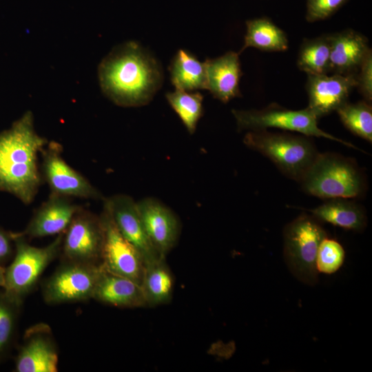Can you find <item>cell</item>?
I'll return each mask as SVG.
<instances>
[{"instance_id": "cell-1", "label": "cell", "mask_w": 372, "mask_h": 372, "mask_svg": "<svg viewBox=\"0 0 372 372\" xmlns=\"http://www.w3.org/2000/svg\"><path fill=\"white\" fill-rule=\"evenodd\" d=\"M98 78L103 93L121 107L149 103L162 85L157 60L135 41L114 47L101 61Z\"/></svg>"}, {"instance_id": "cell-2", "label": "cell", "mask_w": 372, "mask_h": 372, "mask_svg": "<svg viewBox=\"0 0 372 372\" xmlns=\"http://www.w3.org/2000/svg\"><path fill=\"white\" fill-rule=\"evenodd\" d=\"M48 143L36 132L31 111L0 133L1 192L11 194L25 205L32 203L41 180L39 154Z\"/></svg>"}, {"instance_id": "cell-3", "label": "cell", "mask_w": 372, "mask_h": 372, "mask_svg": "<svg viewBox=\"0 0 372 372\" xmlns=\"http://www.w3.org/2000/svg\"><path fill=\"white\" fill-rule=\"evenodd\" d=\"M300 183L306 193L324 200L357 198L366 186L353 160L333 153H319Z\"/></svg>"}, {"instance_id": "cell-4", "label": "cell", "mask_w": 372, "mask_h": 372, "mask_svg": "<svg viewBox=\"0 0 372 372\" xmlns=\"http://www.w3.org/2000/svg\"><path fill=\"white\" fill-rule=\"evenodd\" d=\"M243 143L268 158L285 176L300 182L318 155L309 136L249 131Z\"/></svg>"}, {"instance_id": "cell-5", "label": "cell", "mask_w": 372, "mask_h": 372, "mask_svg": "<svg viewBox=\"0 0 372 372\" xmlns=\"http://www.w3.org/2000/svg\"><path fill=\"white\" fill-rule=\"evenodd\" d=\"M63 233L47 246L37 247L30 245L19 233H12L15 244V256L6 269L5 295L21 305L32 291L45 268L61 253Z\"/></svg>"}, {"instance_id": "cell-6", "label": "cell", "mask_w": 372, "mask_h": 372, "mask_svg": "<svg viewBox=\"0 0 372 372\" xmlns=\"http://www.w3.org/2000/svg\"><path fill=\"white\" fill-rule=\"evenodd\" d=\"M326 236L320 221L307 214L300 215L284 229L285 260L293 275L305 284L314 285L318 282L316 256Z\"/></svg>"}, {"instance_id": "cell-7", "label": "cell", "mask_w": 372, "mask_h": 372, "mask_svg": "<svg viewBox=\"0 0 372 372\" xmlns=\"http://www.w3.org/2000/svg\"><path fill=\"white\" fill-rule=\"evenodd\" d=\"M238 129L249 131L278 128L300 133L307 136L324 138L356 148L353 144L337 138L321 130L318 118L309 109L292 110L271 105L262 110H233Z\"/></svg>"}, {"instance_id": "cell-8", "label": "cell", "mask_w": 372, "mask_h": 372, "mask_svg": "<svg viewBox=\"0 0 372 372\" xmlns=\"http://www.w3.org/2000/svg\"><path fill=\"white\" fill-rule=\"evenodd\" d=\"M103 271L101 265L65 261L44 282L42 293L50 304L92 298Z\"/></svg>"}, {"instance_id": "cell-9", "label": "cell", "mask_w": 372, "mask_h": 372, "mask_svg": "<svg viewBox=\"0 0 372 372\" xmlns=\"http://www.w3.org/2000/svg\"><path fill=\"white\" fill-rule=\"evenodd\" d=\"M99 217L103 229L101 267L107 272L127 278L141 285L145 269L143 259L116 227L104 199Z\"/></svg>"}, {"instance_id": "cell-10", "label": "cell", "mask_w": 372, "mask_h": 372, "mask_svg": "<svg viewBox=\"0 0 372 372\" xmlns=\"http://www.w3.org/2000/svg\"><path fill=\"white\" fill-rule=\"evenodd\" d=\"M102 246L99 216L81 207L63 232L60 253L63 260L100 265Z\"/></svg>"}, {"instance_id": "cell-11", "label": "cell", "mask_w": 372, "mask_h": 372, "mask_svg": "<svg viewBox=\"0 0 372 372\" xmlns=\"http://www.w3.org/2000/svg\"><path fill=\"white\" fill-rule=\"evenodd\" d=\"M62 147L48 142L41 152L42 172L51 193L85 199H104L101 193L61 156Z\"/></svg>"}, {"instance_id": "cell-12", "label": "cell", "mask_w": 372, "mask_h": 372, "mask_svg": "<svg viewBox=\"0 0 372 372\" xmlns=\"http://www.w3.org/2000/svg\"><path fill=\"white\" fill-rule=\"evenodd\" d=\"M121 234L141 256L145 265L163 258L151 242L140 217L136 202L126 194L104 198Z\"/></svg>"}, {"instance_id": "cell-13", "label": "cell", "mask_w": 372, "mask_h": 372, "mask_svg": "<svg viewBox=\"0 0 372 372\" xmlns=\"http://www.w3.org/2000/svg\"><path fill=\"white\" fill-rule=\"evenodd\" d=\"M59 355L50 327L39 323L25 333L15 361L17 372H57Z\"/></svg>"}, {"instance_id": "cell-14", "label": "cell", "mask_w": 372, "mask_h": 372, "mask_svg": "<svg viewBox=\"0 0 372 372\" xmlns=\"http://www.w3.org/2000/svg\"><path fill=\"white\" fill-rule=\"evenodd\" d=\"M308 107L319 119L348 102L353 87L355 74H307Z\"/></svg>"}, {"instance_id": "cell-15", "label": "cell", "mask_w": 372, "mask_h": 372, "mask_svg": "<svg viewBox=\"0 0 372 372\" xmlns=\"http://www.w3.org/2000/svg\"><path fill=\"white\" fill-rule=\"evenodd\" d=\"M147 234L158 253L165 258L176 245L180 223L174 211L160 200L145 198L136 202Z\"/></svg>"}, {"instance_id": "cell-16", "label": "cell", "mask_w": 372, "mask_h": 372, "mask_svg": "<svg viewBox=\"0 0 372 372\" xmlns=\"http://www.w3.org/2000/svg\"><path fill=\"white\" fill-rule=\"evenodd\" d=\"M81 208L68 197L51 193L36 210L25 229L19 234L30 238L62 234Z\"/></svg>"}, {"instance_id": "cell-17", "label": "cell", "mask_w": 372, "mask_h": 372, "mask_svg": "<svg viewBox=\"0 0 372 372\" xmlns=\"http://www.w3.org/2000/svg\"><path fill=\"white\" fill-rule=\"evenodd\" d=\"M207 90L223 103L241 96L239 83L242 75L239 53L229 51L205 61Z\"/></svg>"}, {"instance_id": "cell-18", "label": "cell", "mask_w": 372, "mask_h": 372, "mask_svg": "<svg viewBox=\"0 0 372 372\" xmlns=\"http://www.w3.org/2000/svg\"><path fill=\"white\" fill-rule=\"evenodd\" d=\"M330 40V72L355 74L371 49L366 37L353 30H347L331 34Z\"/></svg>"}, {"instance_id": "cell-19", "label": "cell", "mask_w": 372, "mask_h": 372, "mask_svg": "<svg viewBox=\"0 0 372 372\" xmlns=\"http://www.w3.org/2000/svg\"><path fill=\"white\" fill-rule=\"evenodd\" d=\"M93 299L123 308L147 307L141 286L121 276L103 271L93 293Z\"/></svg>"}, {"instance_id": "cell-20", "label": "cell", "mask_w": 372, "mask_h": 372, "mask_svg": "<svg viewBox=\"0 0 372 372\" xmlns=\"http://www.w3.org/2000/svg\"><path fill=\"white\" fill-rule=\"evenodd\" d=\"M309 211L320 222L346 229L362 231L366 225V216L363 208L348 198L329 199Z\"/></svg>"}, {"instance_id": "cell-21", "label": "cell", "mask_w": 372, "mask_h": 372, "mask_svg": "<svg viewBox=\"0 0 372 372\" xmlns=\"http://www.w3.org/2000/svg\"><path fill=\"white\" fill-rule=\"evenodd\" d=\"M170 79L175 90L194 92L207 90L205 62L189 51L178 50L169 66Z\"/></svg>"}, {"instance_id": "cell-22", "label": "cell", "mask_w": 372, "mask_h": 372, "mask_svg": "<svg viewBox=\"0 0 372 372\" xmlns=\"http://www.w3.org/2000/svg\"><path fill=\"white\" fill-rule=\"evenodd\" d=\"M174 280L165 259L145 265L141 287L147 307L169 302L172 298Z\"/></svg>"}, {"instance_id": "cell-23", "label": "cell", "mask_w": 372, "mask_h": 372, "mask_svg": "<svg viewBox=\"0 0 372 372\" xmlns=\"http://www.w3.org/2000/svg\"><path fill=\"white\" fill-rule=\"evenodd\" d=\"M246 26L244 45L239 54L247 48L267 52H282L288 49L289 41L286 34L271 20L267 18L255 19L247 21Z\"/></svg>"}, {"instance_id": "cell-24", "label": "cell", "mask_w": 372, "mask_h": 372, "mask_svg": "<svg viewBox=\"0 0 372 372\" xmlns=\"http://www.w3.org/2000/svg\"><path fill=\"white\" fill-rule=\"evenodd\" d=\"M330 35L304 41L297 59L298 68L307 74H325L330 72Z\"/></svg>"}, {"instance_id": "cell-25", "label": "cell", "mask_w": 372, "mask_h": 372, "mask_svg": "<svg viewBox=\"0 0 372 372\" xmlns=\"http://www.w3.org/2000/svg\"><path fill=\"white\" fill-rule=\"evenodd\" d=\"M166 99L187 132L191 134L194 133L203 116V96L198 92L175 90L174 92L167 93Z\"/></svg>"}, {"instance_id": "cell-26", "label": "cell", "mask_w": 372, "mask_h": 372, "mask_svg": "<svg viewBox=\"0 0 372 372\" xmlns=\"http://www.w3.org/2000/svg\"><path fill=\"white\" fill-rule=\"evenodd\" d=\"M343 125L356 136L372 142V107L366 101L347 102L336 110Z\"/></svg>"}, {"instance_id": "cell-27", "label": "cell", "mask_w": 372, "mask_h": 372, "mask_svg": "<svg viewBox=\"0 0 372 372\" xmlns=\"http://www.w3.org/2000/svg\"><path fill=\"white\" fill-rule=\"evenodd\" d=\"M345 257L343 247L337 240L326 236L321 241L316 256L318 272L331 274L342 265Z\"/></svg>"}, {"instance_id": "cell-28", "label": "cell", "mask_w": 372, "mask_h": 372, "mask_svg": "<svg viewBox=\"0 0 372 372\" xmlns=\"http://www.w3.org/2000/svg\"><path fill=\"white\" fill-rule=\"evenodd\" d=\"M19 307L4 293H0V359L7 352L12 341Z\"/></svg>"}, {"instance_id": "cell-29", "label": "cell", "mask_w": 372, "mask_h": 372, "mask_svg": "<svg viewBox=\"0 0 372 372\" xmlns=\"http://www.w3.org/2000/svg\"><path fill=\"white\" fill-rule=\"evenodd\" d=\"M347 0H307V19L313 22L331 15Z\"/></svg>"}, {"instance_id": "cell-30", "label": "cell", "mask_w": 372, "mask_h": 372, "mask_svg": "<svg viewBox=\"0 0 372 372\" xmlns=\"http://www.w3.org/2000/svg\"><path fill=\"white\" fill-rule=\"evenodd\" d=\"M356 87L369 103L372 101V52H368L355 74Z\"/></svg>"}, {"instance_id": "cell-31", "label": "cell", "mask_w": 372, "mask_h": 372, "mask_svg": "<svg viewBox=\"0 0 372 372\" xmlns=\"http://www.w3.org/2000/svg\"><path fill=\"white\" fill-rule=\"evenodd\" d=\"M12 233L0 229V260L6 258L12 252Z\"/></svg>"}, {"instance_id": "cell-32", "label": "cell", "mask_w": 372, "mask_h": 372, "mask_svg": "<svg viewBox=\"0 0 372 372\" xmlns=\"http://www.w3.org/2000/svg\"><path fill=\"white\" fill-rule=\"evenodd\" d=\"M6 282V269L0 265V287H4Z\"/></svg>"}]
</instances>
